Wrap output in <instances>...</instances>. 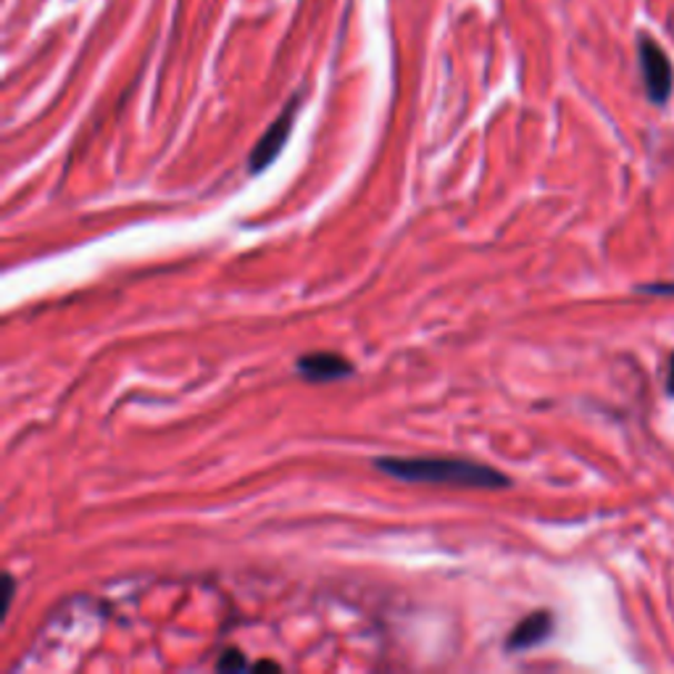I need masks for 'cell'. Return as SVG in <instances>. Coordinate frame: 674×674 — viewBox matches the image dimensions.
Listing matches in <instances>:
<instances>
[{
  "label": "cell",
  "mask_w": 674,
  "mask_h": 674,
  "mask_svg": "<svg viewBox=\"0 0 674 674\" xmlns=\"http://www.w3.org/2000/svg\"><path fill=\"white\" fill-rule=\"evenodd\" d=\"M637 293H645V296H670L674 298V283H645V285H635Z\"/></svg>",
  "instance_id": "8992f818"
},
{
  "label": "cell",
  "mask_w": 674,
  "mask_h": 674,
  "mask_svg": "<svg viewBox=\"0 0 674 674\" xmlns=\"http://www.w3.org/2000/svg\"><path fill=\"white\" fill-rule=\"evenodd\" d=\"M296 369L308 383H335V379H346L354 375V364H350L348 358L329 354V350L300 356Z\"/></svg>",
  "instance_id": "277c9868"
},
{
  "label": "cell",
  "mask_w": 674,
  "mask_h": 674,
  "mask_svg": "<svg viewBox=\"0 0 674 674\" xmlns=\"http://www.w3.org/2000/svg\"><path fill=\"white\" fill-rule=\"evenodd\" d=\"M554 625H556V620H554V614L548 612V608L533 612L512 630V635H508V641H506V648L508 651L535 648V645L548 641L551 633H554Z\"/></svg>",
  "instance_id": "5b68a950"
},
{
  "label": "cell",
  "mask_w": 674,
  "mask_h": 674,
  "mask_svg": "<svg viewBox=\"0 0 674 674\" xmlns=\"http://www.w3.org/2000/svg\"><path fill=\"white\" fill-rule=\"evenodd\" d=\"M296 111H298V98L290 100L288 109L283 111V117H279L275 121V125H271L267 129V135H264V138L256 142L254 153H250V161H248V167H250V171H254V175H258V171H264V169L269 167L271 161L277 159L279 150H283V146L290 138L293 117H296Z\"/></svg>",
  "instance_id": "3957f363"
},
{
  "label": "cell",
  "mask_w": 674,
  "mask_h": 674,
  "mask_svg": "<svg viewBox=\"0 0 674 674\" xmlns=\"http://www.w3.org/2000/svg\"><path fill=\"white\" fill-rule=\"evenodd\" d=\"M664 387H666V396H672V398H674V354L670 356V364H666Z\"/></svg>",
  "instance_id": "9c48e42d"
},
{
  "label": "cell",
  "mask_w": 674,
  "mask_h": 674,
  "mask_svg": "<svg viewBox=\"0 0 674 674\" xmlns=\"http://www.w3.org/2000/svg\"><path fill=\"white\" fill-rule=\"evenodd\" d=\"M375 466L385 475L404 483H429L454 487H479V490H504L512 485L504 472L487 464L448 456H379Z\"/></svg>",
  "instance_id": "6da1fadb"
},
{
  "label": "cell",
  "mask_w": 674,
  "mask_h": 674,
  "mask_svg": "<svg viewBox=\"0 0 674 674\" xmlns=\"http://www.w3.org/2000/svg\"><path fill=\"white\" fill-rule=\"evenodd\" d=\"M246 658L240 656V651H225V656L217 662V670H246Z\"/></svg>",
  "instance_id": "52a82bcc"
},
{
  "label": "cell",
  "mask_w": 674,
  "mask_h": 674,
  "mask_svg": "<svg viewBox=\"0 0 674 674\" xmlns=\"http://www.w3.org/2000/svg\"><path fill=\"white\" fill-rule=\"evenodd\" d=\"M637 61H641L645 96L654 106H666L674 90V67L666 50L651 34L641 32L637 34Z\"/></svg>",
  "instance_id": "7a4b0ae2"
},
{
  "label": "cell",
  "mask_w": 674,
  "mask_h": 674,
  "mask_svg": "<svg viewBox=\"0 0 674 674\" xmlns=\"http://www.w3.org/2000/svg\"><path fill=\"white\" fill-rule=\"evenodd\" d=\"M13 591H17V583H13L11 575H3V606H0V612H3V620L9 616L11 601H13Z\"/></svg>",
  "instance_id": "ba28073f"
}]
</instances>
